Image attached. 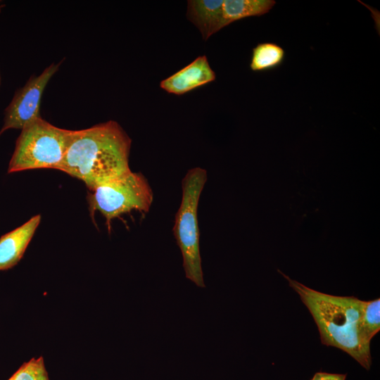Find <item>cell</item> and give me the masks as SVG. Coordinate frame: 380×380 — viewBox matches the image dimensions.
<instances>
[{"label": "cell", "mask_w": 380, "mask_h": 380, "mask_svg": "<svg viewBox=\"0 0 380 380\" xmlns=\"http://www.w3.org/2000/svg\"><path fill=\"white\" fill-rule=\"evenodd\" d=\"M8 380H13V376H12Z\"/></svg>", "instance_id": "cell-15"}, {"label": "cell", "mask_w": 380, "mask_h": 380, "mask_svg": "<svg viewBox=\"0 0 380 380\" xmlns=\"http://www.w3.org/2000/svg\"><path fill=\"white\" fill-rule=\"evenodd\" d=\"M72 130L56 127L42 118L25 125L18 137L8 172L56 169L63 160Z\"/></svg>", "instance_id": "cell-4"}, {"label": "cell", "mask_w": 380, "mask_h": 380, "mask_svg": "<svg viewBox=\"0 0 380 380\" xmlns=\"http://www.w3.org/2000/svg\"><path fill=\"white\" fill-rule=\"evenodd\" d=\"M13 376V380H50L42 356L24 362Z\"/></svg>", "instance_id": "cell-13"}, {"label": "cell", "mask_w": 380, "mask_h": 380, "mask_svg": "<svg viewBox=\"0 0 380 380\" xmlns=\"http://www.w3.org/2000/svg\"><path fill=\"white\" fill-rule=\"evenodd\" d=\"M275 4L274 0H223L220 28L243 18L265 15Z\"/></svg>", "instance_id": "cell-10"}, {"label": "cell", "mask_w": 380, "mask_h": 380, "mask_svg": "<svg viewBox=\"0 0 380 380\" xmlns=\"http://www.w3.org/2000/svg\"><path fill=\"white\" fill-rule=\"evenodd\" d=\"M285 55V50L276 43H259L252 50L250 68L254 72L277 68L283 63Z\"/></svg>", "instance_id": "cell-11"}, {"label": "cell", "mask_w": 380, "mask_h": 380, "mask_svg": "<svg viewBox=\"0 0 380 380\" xmlns=\"http://www.w3.org/2000/svg\"><path fill=\"white\" fill-rule=\"evenodd\" d=\"M41 221L37 215L0 238V270L14 267L23 256Z\"/></svg>", "instance_id": "cell-8"}, {"label": "cell", "mask_w": 380, "mask_h": 380, "mask_svg": "<svg viewBox=\"0 0 380 380\" xmlns=\"http://www.w3.org/2000/svg\"><path fill=\"white\" fill-rule=\"evenodd\" d=\"M131 139L115 121L72 130L64 158L56 170L83 181L91 190L131 172Z\"/></svg>", "instance_id": "cell-1"}, {"label": "cell", "mask_w": 380, "mask_h": 380, "mask_svg": "<svg viewBox=\"0 0 380 380\" xmlns=\"http://www.w3.org/2000/svg\"><path fill=\"white\" fill-rule=\"evenodd\" d=\"M380 329V298L363 300L360 318V334L363 340L371 343Z\"/></svg>", "instance_id": "cell-12"}, {"label": "cell", "mask_w": 380, "mask_h": 380, "mask_svg": "<svg viewBox=\"0 0 380 380\" xmlns=\"http://www.w3.org/2000/svg\"><path fill=\"white\" fill-rule=\"evenodd\" d=\"M279 272L311 313L322 344L342 350L369 370L372 365L370 344L360 334L363 300L315 291Z\"/></svg>", "instance_id": "cell-2"}, {"label": "cell", "mask_w": 380, "mask_h": 380, "mask_svg": "<svg viewBox=\"0 0 380 380\" xmlns=\"http://www.w3.org/2000/svg\"><path fill=\"white\" fill-rule=\"evenodd\" d=\"M223 0L188 1L187 17L208 39L220 28Z\"/></svg>", "instance_id": "cell-9"}, {"label": "cell", "mask_w": 380, "mask_h": 380, "mask_svg": "<svg viewBox=\"0 0 380 380\" xmlns=\"http://www.w3.org/2000/svg\"><path fill=\"white\" fill-rule=\"evenodd\" d=\"M215 80V73L210 68L208 58L205 56H201L161 81L160 87L170 94L181 95Z\"/></svg>", "instance_id": "cell-7"}, {"label": "cell", "mask_w": 380, "mask_h": 380, "mask_svg": "<svg viewBox=\"0 0 380 380\" xmlns=\"http://www.w3.org/2000/svg\"><path fill=\"white\" fill-rule=\"evenodd\" d=\"M88 202L91 217L99 210L106 218L108 232L111 221L132 210L148 212L153 200L152 189L141 172H130L90 190Z\"/></svg>", "instance_id": "cell-5"}, {"label": "cell", "mask_w": 380, "mask_h": 380, "mask_svg": "<svg viewBox=\"0 0 380 380\" xmlns=\"http://www.w3.org/2000/svg\"><path fill=\"white\" fill-rule=\"evenodd\" d=\"M346 374L317 372L312 380H346Z\"/></svg>", "instance_id": "cell-14"}, {"label": "cell", "mask_w": 380, "mask_h": 380, "mask_svg": "<svg viewBox=\"0 0 380 380\" xmlns=\"http://www.w3.org/2000/svg\"><path fill=\"white\" fill-rule=\"evenodd\" d=\"M60 63L51 64L38 76H32L15 94L5 111L1 134L9 129H22L33 120L42 118L40 104L43 92L52 76L58 71Z\"/></svg>", "instance_id": "cell-6"}, {"label": "cell", "mask_w": 380, "mask_h": 380, "mask_svg": "<svg viewBox=\"0 0 380 380\" xmlns=\"http://www.w3.org/2000/svg\"><path fill=\"white\" fill-rule=\"evenodd\" d=\"M207 180V171L200 167H193L186 173L182 181V200L172 228L182 255L185 276L202 288L205 284L200 254L198 207Z\"/></svg>", "instance_id": "cell-3"}]
</instances>
